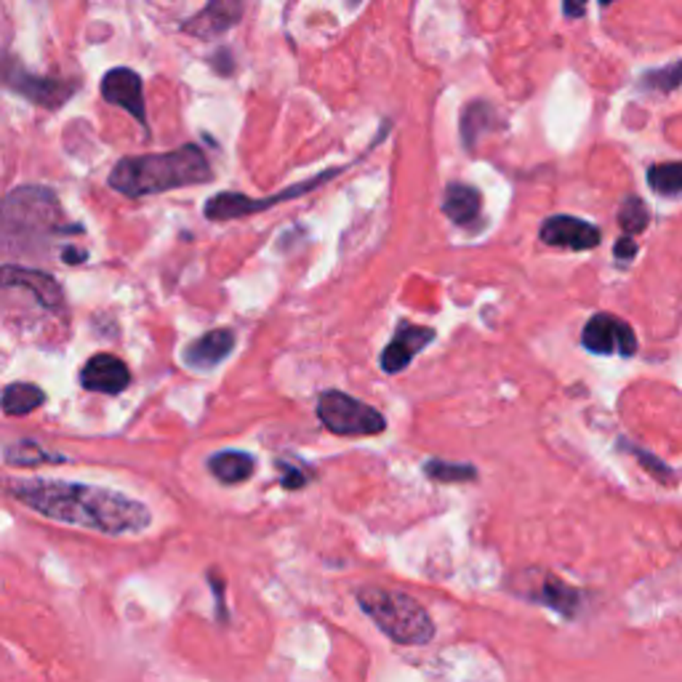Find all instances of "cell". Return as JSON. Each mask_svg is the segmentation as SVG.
I'll return each mask as SVG.
<instances>
[{"instance_id": "5", "label": "cell", "mask_w": 682, "mask_h": 682, "mask_svg": "<svg viewBox=\"0 0 682 682\" xmlns=\"http://www.w3.org/2000/svg\"><path fill=\"white\" fill-rule=\"evenodd\" d=\"M3 222H5V237L19 232H64L62 211L51 190L43 187H19L5 198L3 206Z\"/></svg>"}, {"instance_id": "10", "label": "cell", "mask_w": 682, "mask_h": 682, "mask_svg": "<svg viewBox=\"0 0 682 682\" xmlns=\"http://www.w3.org/2000/svg\"><path fill=\"white\" fill-rule=\"evenodd\" d=\"M3 286L5 288H24L30 291L38 304L48 312H62L64 310V294L62 286L40 269H27V267H16V264H5L3 267Z\"/></svg>"}, {"instance_id": "23", "label": "cell", "mask_w": 682, "mask_h": 682, "mask_svg": "<svg viewBox=\"0 0 682 682\" xmlns=\"http://www.w3.org/2000/svg\"><path fill=\"white\" fill-rule=\"evenodd\" d=\"M648 222H651V214H648L645 203L640 198L629 195L621 203V209H618V225H621V229L627 234H637V232H643V229L648 227Z\"/></svg>"}, {"instance_id": "21", "label": "cell", "mask_w": 682, "mask_h": 682, "mask_svg": "<svg viewBox=\"0 0 682 682\" xmlns=\"http://www.w3.org/2000/svg\"><path fill=\"white\" fill-rule=\"evenodd\" d=\"M493 117H496L493 107L485 105V102H474L464 110V115H461V141H464L466 149H472L477 144L480 133H485L493 125Z\"/></svg>"}, {"instance_id": "25", "label": "cell", "mask_w": 682, "mask_h": 682, "mask_svg": "<svg viewBox=\"0 0 682 682\" xmlns=\"http://www.w3.org/2000/svg\"><path fill=\"white\" fill-rule=\"evenodd\" d=\"M643 81L656 91H675L682 86V62L664 67V70H656V72H648Z\"/></svg>"}, {"instance_id": "4", "label": "cell", "mask_w": 682, "mask_h": 682, "mask_svg": "<svg viewBox=\"0 0 682 682\" xmlns=\"http://www.w3.org/2000/svg\"><path fill=\"white\" fill-rule=\"evenodd\" d=\"M318 419L331 435L339 438H373L387 430L381 411L339 389H326L318 397Z\"/></svg>"}, {"instance_id": "17", "label": "cell", "mask_w": 682, "mask_h": 682, "mask_svg": "<svg viewBox=\"0 0 682 682\" xmlns=\"http://www.w3.org/2000/svg\"><path fill=\"white\" fill-rule=\"evenodd\" d=\"M528 597L550 605L552 610H558L563 616H575V610L581 605V594L570 584L560 581L558 575H550V573H539V581L533 584Z\"/></svg>"}, {"instance_id": "24", "label": "cell", "mask_w": 682, "mask_h": 682, "mask_svg": "<svg viewBox=\"0 0 682 682\" xmlns=\"http://www.w3.org/2000/svg\"><path fill=\"white\" fill-rule=\"evenodd\" d=\"M424 472L435 480V482H469L477 477V469L469 466V464H448V461H430L424 466Z\"/></svg>"}, {"instance_id": "2", "label": "cell", "mask_w": 682, "mask_h": 682, "mask_svg": "<svg viewBox=\"0 0 682 682\" xmlns=\"http://www.w3.org/2000/svg\"><path fill=\"white\" fill-rule=\"evenodd\" d=\"M214 179L211 163L198 144H184L171 152L133 155L117 160L110 174V187L125 198H147L182 187L206 184Z\"/></svg>"}, {"instance_id": "27", "label": "cell", "mask_w": 682, "mask_h": 682, "mask_svg": "<svg viewBox=\"0 0 682 682\" xmlns=\"http://www.w3.org/2000/svg\"><path fill=\"white\" fill-rule=\"evenodd\" d=\"M627 448L640 458V464H643V466L653 469V474H656V477H672V472H669V469H667V466H664V464H661V461H659L653 454H645V451H643V448H637V446H627Z\"/></svg>"}, {"instance_id": "8", "label": "cell", "mask_w": 682, "mask_h": 682, "mask_svg": "<svg viewBox=\"0 0 682 682\" xmlns=\"http://www.w3.org/2000/svg\"><path fill=\"white\" fill-rule=\"evenodd\" d=\"M5 86L16 94H21L24 99H30L38 107L46 110H56L62 107L75 91L78 83L75 81H54V78H40V75H30L16 64L5 67Z\"/></svg>"}, {"instance_id": "12", "label": "cell", "mask_w": 682, "mask_h": 682, "mask_svg": "<svg viewBox=\"0 0 682 682\" xmlns=\"http://www.w3.org/2000/svg\"><path fill=\"white\" fill-rule=\"evenodd\" d=\"M435 341V331L427 326H413V323H400L392 341L381 352V368L384 373H400L413 362V357Z\"/></svg>"}, {"instance_id": "15", "label": "cell", "mask_w": 682, "mask_h": 682, "mask_svg": "<svg viewBox=\"0 0 682 682\" xmlns=\"http://www.w3.org/2000/svg\"><path fill=\"white\" fill-rule=\"evenodd\" d=\"M234 334L229 328H214L184 349V362L195 371H211L222 365L234 349Z\"/></svg>"}, {"instance_id": "31", "label": "cell", "mask_w": 682, "mask_h": 682, "mask_svg": "<svg viewBox=\"0 0 682 682\" xmlns=\"http://www.w3.org/2000/svg\"><path fill=\"white\" fill-rule=\"evenodd\" d=\"M600 3H602V5H610V3H613V0H600Z\"/></svg>"}, {"instance_id": "16", "label": "cell", "mask_w": 682, "mask_h": 682, "mask_svg": "<svg viewBox=\"0 0 682 682\" xmlns=\"http://www.w3.org/2000/svg\"><path fill=\"white\" fill-rule=\"evenodd\" d=\"M443 214L454 222L456 227H472L480 222V214H482V195L469 187V184H461V182H454L446 187V195H443Z\"/></svg>"}, {"instance_id": "3", "label": "cell", "mask_w": 682, "mask_h": 682, "mask_svg": "<svg viewBox=\"0 0 682 682\" xmlns=\"http://www.w3.org/2000/svg\"><path fill=\"white\" fill-rule=\"evenodd\" d=\"M362 613L397 645H427L435 637V621L427 608L400 589L362 586L357 592Z\"/></svg>"}, {"instance_id": "6", "label": "cell", "mask_w": 682, "mask_h": 682, "mask_svg": "<svg viewBox=\"0 0 682 682\" xmlns=\"http://www.w3.org/2000/svg\"><path fill=\"white\" fill-rule=\"evenodd\" d=\"M341 174V168H331L320 176H312L302 184H294L277 195H269V198H248L243 192H222L217 198H211L206 203V219L211 222H227V219H243V217H251V214H259V211H267L277 203H286V200H294V198H302V195H310L312 190L323 187L326 182L337 179Z\"/></svg>"}, {"instance_id": "19", "label": "cell", "mask_w": 682, "mask_h": 682, "mask_svg": "<svg viewBox=\"0 0 682 682\" xmlns=\"http://www.w3.org/2000/svg\"><path fill=\"white\" fill-rule=\"evenodd\" d=\"M3 458L11 466H40V464H67L70 458L62 454H54L48 448H43L35 440H13L3 448Z\"/></svg>"}, {"instance_id": "14", "label": "cell", "mask_w": 682, "mask_h": 682, "mask_svg": "<svg viewBox=\"0 0 682 682\" xmlns=\"http://www.w3.org/2000/svg\"><path fill=\"white\" fill-rule=\"evenodd\" d=\"M245 11V0H209L203 11L184 21V30L198 38H217L232 30Z\"/></svg>"}, {"instance_id": "18", "label": "cell", "mask_w": 682, "mask_h": 682, "mask_svg": "<svg viewBox=\"0 0 682 682\" xmlns=\"http://www.w3.org/2000/svg\"><path fill=\"white\" fill-rule=\"evenodd\" d=\"M211 474L225 485H240L256 472V458L245 451H219L209 458Z\"/></svg>"}, {"instance_id": "7", "label": "cell", "mask_w": 682, "mask_h": 682, "mask_svg": "<svg viewBox=\"0 0 682 682\" xmlns=\"http://www.w3.org/2000/svg\"><path fill=\"white\" fill-rule=\"evenodd\" d=\"M581 344L594 354L632 357L637 352V337H635L632 326L616 315H608V312H597L586 320Z\"/></svg>"}, {"instance_id": "28", "label": "cell", "mask_w": 682, "mask_h": 682, "mask_svg": "<svg viewBox=\"0 0 682 682\" xmlns=\"http://www.w3.org/2000/svg\"><path fill=\"white\" fill-rule=\"evenodd\" d=\"M613 253H616V259H621V261H629V259H635V253H637V243L632 240V234H624V237L616 243Z\"/></svg>"}, {"instance_id": "13", "label": "cell", "mask_w": 682, "mask_h": 682, "mask_svg": "<svg viewBox=\"0 0 682 682\" xmlns=\"http://www.w3.org/2000/svg\"><path fill=\"white\" fill-rule=\"evenodd\" d=\"M541 240L555 248H568V251H592L600 245L602 234L600 229L584 219L575 217H550L541 225Z\"/></svg>"}, {"instance_id": "29", "label": "cell", "mask_w": 682, "mask_h": 682, "mask_svg": "<svg viewBox=\"0 0 682 682\" xmlns=\"http://www.w3.org/2000/svg\"><path fill=\"white\" fill-rule=\"evenodd\" d=\"M563 13L568 19H581L586 13V0H563Z\"/></svg>"}, {"instance_id": "30", "label": "cell", "mask_w": 682, "mask_h": 682, "mask_svg": "<svg viewBox=\"0 0 682 682\" xmlns=\"http://www.w3.org/2000/svg\"><path fill=\"white\" fill-rule=\"evenodd\" d=\"M62 259H64L67 264H83V261L89 259V253H86V251H81V248L67 245V248H64V253H62Z\"/></svg>"}, {"instance_id": "32", "label": "cell", "mask_w": 682, "mask_h": 682, "mask_svg": "<svg viewBox=\"0 0 682 682\" xmlns=\"http://www.w3.org/2000/svg\"><path fill=\"white\" fill-rule=\"evenodd\" d=\"M349 3H352V5H357V3H360V0H349Z\"/></svg>"}, {"instance_id": "22", "label": "cell", "mask_w": 682, "mask_h": 682, "mask_svg": "<svg viewBox=\"0 0 682 682\" xmlns=\"http://www.w3.org/2000/svg\"><path fill=\"white\" fill-rule=\"evenodd\" d=\"M648 184L653 192L669 198L682 195V160L680 163H656L648 168Z\"/></svg>"}, {"instance_id": "11", "label": "cell", "mask_w": 682, "mask_h": 682, "mask_svg": "<svg viewBox=\"0 0 682 682\" xmlns=\"http://www.w3.org/2000/svg\"><path fill=\"white\" fill-rule=\"evenodd\" d=\"M128 384H131L128 365L110 352H99V354L89 357L86 365L81 368V387L89 392L120 395Z\"/></svg>"}, {"instance_id": "9", "label": "cell", "mask_w": 682, "mask_h": 682, "mask_svg": "<svg viewBox=\"0 0 682 682\" xmlns=\"http://www.w3.org/2000/svg\"><path fill=\"white\" fill-rule=\"evenodd\" d=\"M102 97L133 115L141 125H147V99H144V83L141 78L128 67H115L102 78Z\"/></svg>"}, {"instance_id": "26", "label": "cell", "mask_w": 682, "mask_h": 682, "mask_svg": "<svg viewBox=\"0 0 682 682\" xmlns=\"http://www.w3.org/2000/svg\"><path fill=\"white\" fill-rule=\"evenodd\" d=\"M277 472H280V485H283L286 490H296V488H304V485H307L304 472H302L299 466L283 461V458L277 461Z\"/></svg>"}, {"instance_id": "20", "label": "cell", "mask_w": 682, "mask_h": 682, "mask_svg": "<svg viewBox=\"0 0 682 682\" xmlns=\"http://www.w3.org/2000/svg\"><path fill=\"white\" fill-rule=\"evenodd\" d=\"M46 403V392L35 384L16 381L3 389V413L5 416H27Z\"/></svg>"}, {"instance_id": "1", "label": "cell", "mask_w": 682, "mask_h": 682, "mask_svg": "<svg viewBox=\"0 0 682 682\" xmlns=\"http://www.w3.org/2000/svg\"><path fill=\"white\" fill-rule=\"evenodd\" d=\"M5 490L27 509L75 528H89L107 536L144 533L152 512L113 488L64 482V480H8Z\"/></svg>"}]
</instances>
